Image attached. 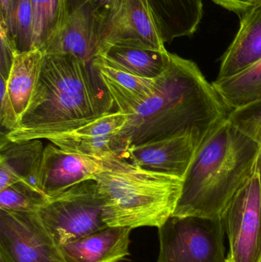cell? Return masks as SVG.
<instances>
[{"mask_svg": "<svg viewBox=\"0 0 261 262\" xmlns=\"http://www.w3.org/2000/svg\"><path fill=\"white\" fill-rule=\"evenodd\" d=\"M230 112L194 61L171 54L153 95L115 136L124 152L131 146L181 136H191L202 145Z\"/></svg>", "mask_w": 261, "mask_h": 262, "instance_id": "1", "label": "cell"}, {"mask_svg": "<svg viewBox=\"0 0 261 262\" xmlns=\"http://www.w3.org/2000/svg\"><path fill=\"white\" fill-rule=\"evenodd\" d=\"M114 101L92 66L70 54H44L39 78L14 142L70 132L111 113Z\"/></svg>", "mask_w": 261, "mask_h": 262, "instance_id": "2", "label": "cell"}, {"mask_svg": "<svg viewBox=\"0 0 261 262\" xmlns=\"http://www.w3.org/2000/svg\"><path fill=\"white\" fill-rule=\"evenodd\" d=\"M260 147L228 120L201 145L182 179L174 216L221 218L254 174Z\"/></svg>", "mask_w": 261, "mask_h": 262, "instance_id": "3", "label": "cell"}, {"mask_svg": "<svg viewBox=\"0 0 261 262\" xmlns=\"http://www.w3.org/2000/svg\"><path fill=\"white\" fill-rule=\"evenodd\" d=\"M95 177L103 218L110 227L159 228L173 216L182 180L146 170L121 158L106 160Z\"/></svg>", "mask_w": 261, "mask_h": 262, "instance_id": "4", "label": "cell"}, {"mask_svg": "<svg viewBox=\"0 0 261 262\" xmlns=\"http://www.w3.org/2000/svg\"><path fill=\"white\" fill-rule=\"evenodd\" d=\"M37 213L59 246L108 227L94 180L81 182L49 199Z\"/></svg>", "mask_w": 261, "mask_h": 262, "instance_id": "5", "label": "cell"}, {"mask_svg": "<svg viewBox=\"0 0 261 262\" xmlns=\"http://www.w3.org/2000/svg\"><path fill=\"white\" fill-rule=\"evenodd\" d=\"M159 229L158 262H225L221 218L170 217Z\"/></svg>", "mask_w": 261, "mask_h": 262, "instance_id": "6", "label": "cell"}, {"mask_svg": "<svg viewBox=\"0 0 261 262\" xmlns=\"http://www.w3.org/2000/svg\"><path fill=\"white\" fill-rule=\"evenodd\" d=\"M229 251L225 262H261V181L252 177L221 215Z\"/></svg>", "mask_w": 261, "mask_h": 262, "instance_id": "7", "label": "cell"}, {"mask_svg": "<svg viewBox=\"0 0 261 262\" xmlns=\"http://www.w3.org/2000/svg\"><path fill=\"white\" fill-rule=\"evenodd\" d=\"M0 260L3 262H66L60 246L37 212L0 209Z\"/></svg>", "mask_w": 261, "mask_h": 262, "instance_id": "8", "label": "cell"}, {"mask_svg": "<svg viewBox=\"0 0 261 262\" xmlns=\"http://www.w3.org/2000/svg\"><path fill=\"white\" fill-rule=\"evenodd\" d=\"M107 169L106 160L64 150L49 143L44 147L41 166V188L49 199Z\"/></svg>", "mask_w": 261, "mask_h": 262, "instance_id": "9", "label": "cell"}, {"mask_svg": "<svg viewBox=\"0 0 261 262\" xmlns=\"http://www.w3.org/2000/svg\"><path fill=\"white\" fill-rule=\"evenodd\" d=\"M113 46L167 50L144 0H126L121 12L100 37L97 54L102 48Z\"/></svg>", "mask_w": 261, "mask_h": 262, "instance_id": "10", "label": "cell"}, {"mask_svg": "<svg viewBox=\"0 0 261 262\" xmlns=\"http://www.w3.org/2000/svg\"><path fill=\"white\" fill-rule=\"evenodd\" d=\"M200 146L191 136L170 137L130 146L124 160L146 170L182 180Z\"/></svg>", "mask_w": 261, "mask_h": 262, "instance_id": "11", "label": "cell"}, {"mask_svg": "<svg viewBox=\"0 0 261 262\" xmlns=\"http://www.w3.org/2000/svg\"><path fill=\"white\" fill-rule=\"evenodd\" d=\"M44 149L40 139L14 142L2 133L0 190L21 182L42 192L41 166Z\"/></svg>", "mask_w": 261, "mask_h": 262, "instance_id": "12", "label": "cell"}, {"mask_svg": "<svg viewBox=\"0 0 261 262\" xmlns=\"http://www.w3.org/2000/svg\"><path fill=\"white\" fill-rule=\"evenodd\" d=\"M131 230L108 226L60 249L66 262H120L130 255Z\"/></svg>", "mask_w": 261, "mask_h": 262, "instance_id": "13", "label": "cell"}, {"mask_svg": "<svg viewBox=\"0 0 261 262\" xmlns=\"http://www.w3.org/2000/svg\"><path fill=\"white\" fill-rule=\"evenodd\" d=\"M241 17L239 32L221 59L216 80L233 76L261 59V3Z\"/></svg>", "mask_w": 261, "mask_h": 262, "instance_id": "14", "label": "cell"}, {"mask_svg": "<svg viewBox=\"0 0 261 262\" xmlns=\"http://www.w3.org/2000/svg\"><path fill=\"white\" fill-rule=\"evenodd\" d=\"M164 43L191 36L203 17L202 0H144Z\"/></svg>", "mask_w": 261, "mask_h": 262, "instance_id": "15", "label": "cell"}, {"mask_svg": "<svg viewBox=\"0 0 261 262\" xmlns=\"http://www.w3.org/2000/svg\"><path fill=\"white\" fill-rule=\"evenodd\" d=\"M92 66L114 101L116 111L133 115L156 89V78H146L117 70L93 58Z\"/></svg>", "mask_w": 261, "mask_h": 262, "instance_id": "16", "label": "cell"}, {"mask_svg": "<svg viewBox=\"0 0 261 262\" xmlns=\"http://www.w3.org/2000/svg\"><path fill=\"white\" fill-rule=\"evenodd\" d=\"M95 58L113 69L146 78H157L171 62V53L167 50L126 46L102 48Z\"/></svg>", "mask_w": 261, "mask_h": 262, "instance_id": "17", "label": "cell"}, {"mask_svg": "<svg viewBox=\"0 0 261 262\" xmlns=\"http://www.w3.org/2000/svg\"><path fill=\"white\" fill-rule=\"evenodd\" d=\"M67 14L62 29L44 54H70L86 62L91 63L98 52L93 23L78 11Z\"/></svg>", "mask_w": 261, "mask_h": 262, "instance_id": "18", "label": "cell"}, {"mask_svg": "<svg viewBox=\"0 0 261 262\" xmlns=\"http://www.w3.org/2000/svg\"><path fill=\"white\" fill-rule=\"evenodd\" d=\"M44 57V52L38 49L15 55L6 86L19 121L32 99Z\"/></svg>", "mask_w": 261, "mask_h": 262, "instance_id": "19", "label": "cell"}, {"mask_svg": "<svg viewBox=\"0 0 261 262\" xmlns=\"http://www.w3.org/2000/svg\"><path fill=\"white\" fill-rule=\"evenodd\" d=\"M212 84L231 112L261 101V59L233 76L216 80Z\"/></svg>", "mask_w": 261, "mask_h": 262, "instance_id": "20", "label": "cell"}, {"mask_svg": "<svg viewBox=\"0 0 261 262\" xmlns=\"http://www.w3.org/2000/svg\"><path fill=\"white\" fill-rule=\"evenodd\" d=\"M33 12V48L45 53L67 20L66 0H31Z\"/></svg>", "mask_w": 261, "mask_h": 262, "instance_id": "21", "label": "cell"}, {"mask_svg": "<svg viewBox=\"0 0 261 262\" xmlns=\"http://www.w3.org/2000/svg\"><path fill=\"white\" fill-rule=\"evenodd\" d=\"M46 140L64 150L93 158L101 160L124 159V150L120 145L116 136H77L70 132H65L49 136Z\"/></svg>", "mask_w": 261, "mask_h": 262, "instance_id": "22", "label": "cell"}, {"mask_svg": "<svg viewBox=\"0 0 261 262\" xmlns=\"http://www.w3.org/2000/svg\"><path fill=\"white\" fill-rule=\"evenodd\" d=\"M126 0H66L67 13L82 12L93 23L98 40L121 12Z\"/></svg>", "mask_w": 261, "mask_h": 262, "instance_id": "23", "label": "cell"}, {"mask_svg": "<svg viewBox=\"0 0 261 262\" xmlns=\"http://www.w3.org/2000/svg\"><path fill=\"white\" fill-rule=\"evenodd\" d=\"M48 201L44 193L21 182L0 190V209L4 210L38 212Z\"/></svg>", "mask_w": 261, "mask_h": 262, "instance_id": "24", "label": "cell"}, {"mask_svg": "<svg viewBox=\"0 0 261 262\" xmlns=\"http://www.w3.org/2000/svg\"><path fill=\"white\" fill-rule=\"evenodd\" d=\"M9 32L18 53L35 50L33 48V12L31 0H18Z\"/></svg>", "mask_w": 261, "mask_h": 262, "instance_id": "25", "label": "cell"}, {"mask_svg": "<svg viewBox=\"0 0 261 262\" xmlns=\"http://www.w3.org/2000/svg\"><path fill=\"white\" fill-rule=\"evenodd\" d=\"M228 121L261 148V101L231 111Z\"/></svg>", "mask_w": 261, "mask_h": 262, "instance_id": "26", "label": "cell"}, {"mask_svg": "<svg viewBox=\"0 0 261 262\" xmlns=\"http://www.w3.org/2000/svg\"><path fill=\"white\" fill-rule=\"evenodd\" d=\"M0 76L8 79L15 55L18 53L13 39L9 35L7 28L0 21Z\"/></svg>", "mask_w": 261, "mask_h": 262, "instance_id": "27", "label": "cell"}, {"mask_svg": "<svg viewBox=\"0 0 261 262\" xmlns=\"http://www.w3.org/2000/svg\"><path fill=\"white\" fill-rule=\"evenodd\" d=\"M0 83H1V104H0V124L2 127L6 130L12 131L15 130L19 124V118L16 115L13 104L11 101L9 92L6 86V79L0 76Z\"/></svg>", "mask_w": 261, "mask_h": 262, "instance_id": "28", "label": "cell"}, {"mask_svg": "<svg viewBox=\"0 0 261 262\" xmlns=\"http://www.w3.org/2000/svg\"><path fill=\"white\" fill-rule=\"evenodd\" d=\"M227 10L242 16L247 11L261 3V0H211Z\"/></svg>", "mask_w": 261, "mask_h": 262, "instance_id": "29", "label": "cell"}, {"mask_svg": "<svg viewBox=\"0 0 261 262\" xmlns=\"http://www.w3.org/2000/svg\"><path fill=\"white\" fill-rule=\"evenodd\" d=\"M18 0H0V21L4 23L9 31L12 16Z\"/></svg>", "mask_w": 261, "mask_h": 262, "instance_id": "30", "label": "cell"}, {"mask_svg": "<svg viewBox=\"0 0 261 262\" xmlns=\"http://www.w3.org/2000/svg\"><path fill=\"white\" fill-rule=\"evenodd\" d=\"M254 172L258 175L261 181V148L256 157L255 162H254Z\"/></svg>", "mask_w": 261, "mask_h": 262, "instance_id": "31", "label": "cell"}, {"mask_svg": "<svg viewBox=\"0 0 261 262\" xmlns=\"http://www.w3.org/2000/svg\"><path fill=\"white\" fill-rule=\"evenodd\" d=\"M0 262H3V261H1V260H0Z\"/></svg>", "mask_w": 261, "mask_h": 262, "instance_id": "32", "label": "cell"}]
</instances>
